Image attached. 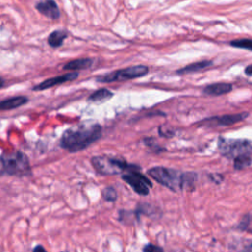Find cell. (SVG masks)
Returning a JSON list of instances; mask_svg holds the SVG:
<instances>
[{
  "mask_svg": "<svg viewBox=\"0 0 252 252\" xmlns=\"http://www.w3.org/2000/svg\"><path fill=\"white\" fill-rule=\"evenodd\" d=\"M143 252H165V251H164V248L159 245H155L153 243H147L146 245L143 246Z\"/></svg>",
  "mask_w": 252,
  "mask_h": 252,
  "instance_id": "obj_20",
  "label": "cell"
},
{
  "mask_svg": "<svg viewBox=\"0 0 252 252\" xmlns=\"http://www.w3.org/2000/svg\"><path fill=\"white\" fill-rule=\"evenodd\" d=\"M112 96H113V94L109 90L100 89V90L96 91L95 93H93L89 97L88 100L90 101H94V102H101V101H105L109 100Z\"/></svg>",
  "mask_w": 252,
  "mask_h": 252,
  "instance_id": "obj_16",
  "label": "cell"
},
{
  "mask_svg": "<svg viewBox=\"0 0 252 252\" xmlns=\"http://www.w3.org/2000/svg\"><path fill=\"white\" fill-rule=\"evenodd\" d=\"M121 178L129 184L137 194L142 196L148 195L150 189L153 187L150 179L142 175L140 173V168L135 165H130L129 168L123 173Z\"/></svg>",
  "mask_w": 252,
  "mask_h": 252,
  "instance_id": "obj_5",
  "label": "cell"
},
{
  "mask_svg": "<svg viewBox=\"0 0 252 252\" xmlns=\"http://www.w3.org/2000/svg\"><path fill=\"white\" fill-rule=\"evenodd\" d=\"M101 134L102 128L99 123L85 121L64 131L60 139V146L68 152L76 153L97 142Z\"/></svg>",
  "mask_w": 252,
  "mask_h": 252,
  "instance_id": "obj_1",
  "label": "cell"
},
{
  "mask_svg": "<svg viewBox=\"0 0 252 252\" xmlns=\"http://www.w3.org/2000/svg\"><path fill=\"white\" fill-rule=\"evenodd\" d=\"M249 116V112H240L236 114H226L223 116L211 117L202 121L204 125L209 126H229L246 119Z\"/></svg>",
  "mask_w": 252,
  "mask_h": 252,
  "instance_id": "obj_8",
  "label": "cell"
},
{
  "mask_svg": "<svg viewBox=\"0 0 252 252\" xmlns=\"http://www.w3.org/2000/svg\"><path fill=\"white\" fill-rule=\"evenodd\" d=\"M78 77H79V73L76 72V71L75 72H71V73H67V74H63V75H60V76H57V77H53V78L48 79V80L40 83L39 85L35 86L33 88V90L34 91H44V90L52 88L54 86L61 85V84L66 83V82L74 81Z\"/></svg>",
  "mask_w": 252,
  "mask_h": 252,
  "instance_id": "obj_9",
  "label": "cell"
},
{
  "mask_svg": "<svg viewBox=\"0 0 252 252\" xmlns=\"http://www.w3.org/2000/svg\"><path fill=\"white\" fill-rule=\"evenodd\" d=\"M36 9L49 19L57 20L60 18V10L54 0H41L36 4Z\"/></svg>",
  "mask_w": 252,
  "mask_h": 252,
  "instance_id": "obj_10",
  "label": "cell"
},
{
  "mask_svg": "<svg viewBox=\"0 0 252 252\" xmlns=\"http://www.w3.org/2000/svg\"><path fill=\"white\" fill-rule=\"evenodd\" d=\"M102 198L108 202H114L117 199V193L113 187H105L102 190Z\"/></svg>",
  "mask_w": 252,
  "mask_h": 252,
  "instance_id": "obj_19",
  "label": "cell"
},
{
  "mask_svg": "<svg viewBox=\"0 0 252 252\" xmlns=\"http://www.w3.org/2000/svg\"><path fill=\"white\" fill-rule=\"evenodd\" d=\"M149 72V68L145 65H135L130 66L124 69L116 70L104 75H101L96 78L99 83H112V82H120L127 81L136 78H140L145 76Z\"/></svg>",
  "mask_w": 252,
  "mask_h": 252,
  "instance_id": "obj_6",
  "label": "cell"
},
{
  "mask_svg": "<svg viewBox=\"0 0 252 252\" xmlns=\"http://www.w3.org/2000/svg\"><path fill=\"white\" fill-rule=\"evenodd\" d=\"M212 64H213V61H211V60H203V61H199V62H195V63H192V64L186 65L185 67L177 70L176 73L180 74V75L193 73V72H197V71H200L202 69H205L207 67H210Z\"/></svg>",
  "mask_w": 252,
  "mask_h": 252,
  "instance_id": "obj_14",
  "label": "cell"
},
{
  "mask_svg": "<svg viewBox=\"0 0 252 252\" xmlns=\"http://www.w3.org/2000/svg\"><path fill=\"white\" fill-rule=\"evenodd\" d=\"M249 224H250V214L248 213V214H246V215L244 216V218H243V220L240 222L238 227H239L240 229H242V230H243V229L245 230V229L248 227Z\"/></svg>",
  "mask_w": 252,
  "mask_h": 252,
  "instance_id": "obj_21",
  "label": "cell"
},
{
  "mask_svg": "<svg viewBox=\"0 0 252 252\" xmlns=\"http://www.w3.org/2000/svg\"><path fill=\"white\" fill-rule=\"evenodd\" d=\"M67 38V33L63 30H56L54 32H52L49 39H48V43L51 48H59L63 45V42L66 40Z\"/></svg>",
  "mask_w": 252,
  "mask_h": 252,
  "instance_id": "obj_15",
  "label": "cell"
},
{
  "mask_svg": "<svg viewBox=\"0 0 252 252\" xmlns=\"http://www.w3.org/2000/svg\"><path fill=\"white\" fill-rule=\"evenodd\" d=\"M232 90V85L229 83H215L208 85L203 90L204 94L208 96H222L229 93Z\"/></svg>",
  "mask_w": 252,
  "mask_h": 252,
  "instance_id": "obj_11",
  "label": "cell"
},
{
  "mask_svg": "<svg viewBox=\"0 0 252 252\" xmlns=\"http://www.w3.org/2000/svg\"><path fill=\"white\" fill-rule=\"evenodd\" d=\"M93 63H94V60L92 58H80V59H75L67 62L63 66V69L71 70V71L83 70V69L90 68L93 65Z\"/></svg>",
  "mask_w": 252,
  "mask_h": 252,
  "instance_id": "obj_13",
  "label": "cell"
},
{
  "mask_svg": "<svg viewBox=\"0 0 252 252\" xmlns=\"http://www.w3.org/2000/svg\"><path fill=\"white\" fill-rule=\"evenodd\" d=\"M29 175H31V166L24 153L15 151L0 156V176H26Z\"/></svg>",
  "mask_w": 252,
  "mask_h": 252,
  "instance_id": "obj_3",
  "label": "cell"
},
{
  "mask_svg": "<svg viewBox=\"0 0 252 252\" xmlns=\"http://www.w3.org/2000/svg\"><path fill=\"white\" fill-rule=\"evenodd\" d=\"M91 162L96 172L102 176H115L118 174H123L130 166L122 159L109 156L93 157Z\"/></svg>",
  "mask_w": 252,
  "mask_h": 252,
  "instance_id": "obj_4",
  "label": "cell"
},
{
  "mask_svg": "<svg viewBox=\"0 0 252 252\" xmlns=\"http://www.w3.org/2000/svg\"><path fill=\"white\" fill-rule=\"evenodd\" d=\"M4 86V80L0 77V88H2Z\"/></svg>",
  "mask_w": 252,
  "mask_h": 252,
  "instance_id": "obj_24",
  "label": "cell"
},
{
  "mask_svg": "<svg viewBox=\"0 0 252 252\" xmlns=\"http://www.w3.org/2000/svg\"><path fill=\"white\" fill-rule=\"evenodd\" d=\"M250 165H251V155L240 156L233 160V167H234V170L236 171L244 170L250 167Z\"/></svg>",
  "mask_w": 252,
  "mask_h": 252,
  "instance_id": "obj_17",
  "label": "cell"
},
{
  "mask_svg": "<svg viewBox=\"0 0 252 252\" xmlns=\"http://www.w3.org/2000/svg\"><path fill=\"white\" fill-rule=\"evenodd\" d=\"M33 252H47V250L42 246V245H37L35 248H34V251Z\"/></svg>",
  "mask_w": 252,
  "mask_h": 252,
  "instance_id": "obj_22",
  "label": "cell"
},
{
  "mask_svg": "<svg viewBox=\"0 0 252 252\" xmlns=\"http://www.w3.org/2000/svg\"><path fill=\"white\" fill-rule=\"evenodd\" d=\"M219 150L221 154L227 159H235L240 156L251 155V143L243 139H225L220 137Z\"/></svg>",
  "mask_w": 252,
  "mask_h": 252,
  "instance_id": "obj_7",
  "label": "cell"
},
{
  "mask_svg": "<svg viewBox=\"0 0 252 252\" xmlns=\"http://www.w3.org/2000/svg\"><path fill=\"white\" fill-rule=\"evenodd\" d=\"M229 45L233 48H238V49H244L249 51L252 50V41L250 39H240V40H235L229 43Z\"/></svg>",
  "mask_w": 252,
  "mask_h": 252,
  "instance_id": "obj_18",
  "label": "cell"
},
{
  "mask_svg": "<svg viewBox=\"0 0 252 252\" xmlns=\"http://www.w3.org/2000/svg\"><path fill=\"white\" fill-rule=\"evenodd\" d=\"M147 173L158 183L175 192L193 189L197 180L195 173H182L165 167H154Z\"/></svg>",
  "mask_w": 252,
  "mask_h": 252,
  "instance_id": "obj_2",
  "label": "cell"
},
{
  "mask_svg": "<svg viewBox=\"0 0 252 252\" xmlns=\"http://www.w3.org/2000/svg\"><path fill=\"white\" fill-rule=\"evenodd\" d=\"M245 73H246L247 76H251V75H252V65H251V64H249V65L246 67Z\"/></svg>",
  "mask_w": 252,
  "mask_h": 252,
  "instance_id": "obj_23",
  "label": "cell"
},
{
  "mask_svg": "<svg viewBox=\"0 0 252 252\" xmlns=\"http://www.w3.org/2000/svg\"><path fill=\"white\" fill-rule=\"evenodd\" d=\"M28 101H29L28 98L24 97V96L12 97V98L3 100V101H0V111L18 108V107L26 104Z\"/></svg>",
  "mask_w": 252,
  "mask_h": 252,
  "instance_id": "obj_12",
  "label": "cell"
}]
</instances>
